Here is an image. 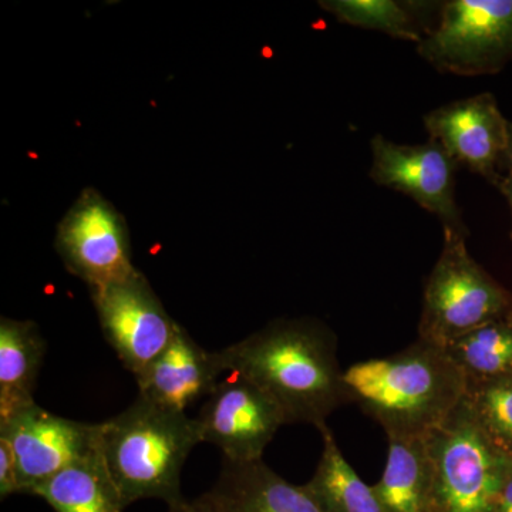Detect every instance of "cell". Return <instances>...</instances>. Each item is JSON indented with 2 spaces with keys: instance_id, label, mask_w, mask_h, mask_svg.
I'll return each mask as SVG.
<instances>
[{
  "instance_id": "cell-24",
  "label": "cell",
  "mask_w": 512,
  "mask_h": 512,
  "mask_svg": "<svg viewBox=\"0 0 512 512\" xmlns=\"http://www.w3.org/2000/svg\"><path fill=\"white\" fill-rule=\"evenodd\" d=\"M494 512H512V470Z\"/></svg>"
},
{
  "instance_id": "cell-22",
  "label": "cell",
  "mask_w": 512,
  "mask_h": 512,
  "mask_svg": "<svg viewBox=\"0 0 512 512\" xmlns=\"http://www.w3.org/2000/svg\"><path fill=\"white\" fill-rule=\"evenodd\" d=\"M20 494L18 467L8 440L0 437V497Z\"/></svg>"
},
{
  "instance_id": "cell-4",
  "label": "cell",
  "mask_w": 512,
  "mask_h": 512,
  "mask_svg": "<svg viewBox=\"0 0 512 512\" xmlns=\"http://www.w3.org/2000/svg\"><path fill=\"white\" fill-rule=\"evenodd\" d=\"M433 466L431 512H494L512 470V458L487 434L463 399L426 436Z\"/></svg>"
},
{
  "instance_id": "cell-18",
  "label": "cell",
  "mask_w": 512,
  "mask_h": 512,
  "mask_svg": "<svg viewBox=\"0 0 512 512\" xmlns=\"http://www.w3.org/2000/svg\"><path fill=\"white\" fill-rule=\"evenodd\" d=\"M56 512H123L127 508L99 453L77 461L35 491Z\"/></svg>"
},
{
  "instance_id": "cell-6",
  "label": "cell",
  "mask_w": 512,
  "mask_h": 512,
  "mask_svg": "<svg viewBox=\"0 0 512 512\" xmlns=\"http://www.w3.org/2000/svg\"><path fill=\"white\" fill-rule=\"evenodd\" d=\"M417 53L437 72L488 76L512 63V0L441 2L436 28Z\"/></svg>"
},
{
  "instance_id": "cell-10",
  "label": "cell",
  "mask_w": 512,
  "mask_h": 512,
  "mask_svg": "<svg viewBox=\"0 0 512 512\" xmlns=\"http://www.w3.org/2000/svg\"><path fill=\"white\" fill-rule=\"evenodd\" d=\"M201 443L217 446L224 460H261L265 448L285 426L278 404L247 377L229 373L208 394L195 417Z\"/></svg>"
},
{
  "instance_id": "cell-2",
  "label": "cell",
  "mask_w": 512,
  "mask_h": 512,
  "mask_svg": "<svg viewBox=\"0 0 512 512\" xmlns=\"http://www.w3.org/2000/svg\"><path fill=\"white\" fill-rule=\"evenodd\" d=\"M348 403L377 421L387 436L426 437L466 396L467 379L446 348L417 338L394 355L373 357L343 372Z\"/></svg>"
},
{
  "instance_id": "cell-8",
  "label": "cell",
  "mask_w": 512,
  "mask_h": 512,
  "mask_svg": "<svg viewBox=\"0 0 512 512\" xmlns=\"http://www.w3.org/2000/svg\"><path fill=\"white\" fill-rule=\"evenodd\" d=\"M373 183L402 192L439 218L443 231L467 235L468 228L456 201L457 165L436 141L399 144L376 134L370 140Z\"/></svg>"
},
{
  "instance_id": "cell-1",
  "label": "cell",
  "mask_w": 512,
  "mask_h": 512,
  "mask_svg": "<svg viewBox=\"0 0 512 512\" xmlns=\"http://www.w3.org/2000/svg\"><path fill=\"white\" fill-rule=\"evenodd\" d=\"M220 352L225 372L247 377L285 414L316 429L348 404L338 338L313 318L276 319Z\"/></svg>"
},
{
  "instance_id": "cell-12",
  "label": "cell",
  "mask_w": 512,
  "mask_h": 512,
  "mask_svg": "<svg viewBox=\"0 0 512 512\" xmlns=\"http://www.w3.org/2000/svg\"><path fill=\"white\" fill-rule=\"evenodd\" d=\"M423 121L430 140L440 144L458 168L480 175L497 187L504 175L511 121L504 116L494 94L451 101L429 111Z\"/></svg>"
},
{
  "instance_id": "cell-11",
  "label": "cell",
  "mask_w": 512,
  "mask_h": 512,
  "mask_svg": "<svg viewBox=\"0 0 512 512\" xmlns=\"http://www.w3.org/2000/svg\"><path fill=\"white\" fill-rule=\"evenodd\" d=\"M18 467L20 494H35L64 468L100 451V423L56 416L33 404L0 421Z\"/></svg>"
},
{
  "instance_id": "cell-9",
  "label": "cell",
  "mask_w": 512,
  "mask_h": 512,
  "mask_svg": "<svg viewBox=\"0 0 512 512\" xmlns=\"http://www.w3.org/2000/svg\"><path fill=\"white\" fill-rule=\"evenodd\" d=\"M90 295L107 343L131 375H141L173 338L177 322L138 269Z\"/></svg>"
},
{
  "instance_id": "cell-5",
  "label": "cell",
  "mask_w": 512,
  "mask_h": 512,
  "mask_svg": "<svg viewBox=\"0 0 512 512\" xmlns=\"http://www.w3.org/2000/svg\"><path fill=\"white\" fill-rule=\"evenodd\" d=\"M466 241L467 235L444 231L439 259L424 285L417 333L443 348L512 313L511 293L470 255Z\"/></svg>"
},
{
  "instance_id": "cell-13",
  "label": "cell",
  "mask_w": 512,
  "mask_h": 512,
  "mask_svg": "<svg viewBox=\"0 0 512 512\" xmlns=\"http://www.w3.org/2000/svg\"><path fill=\"white\" fill-rule=\"evenodd\" d=\"M222 373L220 352L202 348L177 323L163 352L136 377L138 396L185 413L198 400L207 399Z\"/></svg>"
},
{
  "instance_id": "cell-7",
  "label": "cell",
  "mask_w": 512,
  "mask_h": 512,
  "mask_svg": "<svg viewBox=\"0 0 512 512\" xmlns=\"http://www.w3.org/2000/svg\"><path fill=\"white\" fill-rule=\"evenodd\" d=\"M57 254L90 291L136 271L126 220L94 188H86L57 227Z\"/></svg>"
},
{
  "instance_id": "cell-26",
  "label": "cell",
  "mask_w": 512,
  "mask_h": 512,
  "mask_svg": "<svg viewBox=\"0 0 512 512\" xmlns=\"http://www.w3.org/2000/svg\"><path fill=\"white\" fill-rule=\"evenodd\" d=\"M503 171H505V174H512V121L510 126V141H508V148L504 156Z\"/></svg>"
},
{
  "instance_id": "cell-14",
  "label": "cell",
  "mask_w": 512,
  "mask_h": 512,
  "mask_svg": "<svg viewBox=\"0 0 512 512\" xmlns=\"http://www.w3.org/2000/svg\"><path fill=\"white\" fill-rule=\"evenodd\" d=\"M224 512H323L305 485L288 483L264 460H222L210 491Z\"/></svg>"
},
{
  "instance_id": "cell-20",
  "label": "cell",
  "mask_w": 512,
  "mask_h": 512,
  "mask_svg": "<svg viewBox=\"0 0 512 512\" xmlns=\"http://www.w3.org/2000/svg\"><path fill=\"white\" fill-rule=\"evenodd\" d=\"M446 350L467 380L512 376V313L461 336Z\"/></svg>"
},
{
  "instance_id": "cell-16",
  "label": "cell",
  "mask_w": 512,
  "mask_h": 512,
  "mask_svg": "<svg viewBox=\"0 0 512 512\" xmlns=\"http://www.w3.org/2000/svg\"><path fill=\"white\" fill-rule=\"evenodd\" d=\"M386 467L375 488L384 512H431L433 466L426 437L387 436Z\"/></svg>"
},
{
  "instance_id": "cell-19",
  "label": "cell",
  "mask_w": 512,
  "mask_h": 512,
  "mask_svg": "<svg viewBox=\"0 0 512 512\" xmlns=\"http://www.w3.org/2000/svg\"><path fill=\"white\" fill-rule=\"evenodd\" d=\"M319 431L323 440L322 456L305 487L323 512H384L375 488L357 476L328 424Z\"/></svg>"
},
{
  "instance_id": "cell-17",
  "label": "cell",
  "mask_w": 512,
  "mask_h": 512,
  "mask_svg": "<svg viewBox=\"0 0 512 512\" xmlns=\"http://www.w3.org/2000/svg\"><path fill=\"white\" fill-rule=\"evenodd\" d=\"M399 0H322L320 8L339 22L355 28L376 30L394 39L419 45L436 28L434 10L441 3Z\"/></svg>"
},
{
  "instance_id": "cell-23",
  "label": "cell",
  "mask_w": 512,
  "mask_h": 512,
  "mask_svg": "<svg viewBox=\"0 0 512 512\" xmlns=\"http://www.w3.org/2000/svg\"><path fill=\"white\" fill-rule=\"evenodd\" d=\"M168 512H224L211 493L201 495L195 500H181L180 503L171 505Z\"/></svg>"
},
{
  "instance_id": "cell-15",
  "label": "cell",
  "mask_w": 512,
  "mask_h": 512,
  "mask_svg": "<svg viewBox=\"0 0 512 512\" xmlns=\"http://www.w3.org/2000/svg\"><path fill=\"white\" fill-rule=\"evenodd\" d=\"M45 339L32 320L0 319V421L36 404Z\"/></svg>"
},
{
  "instance_id": "cell-25",
  "label": "cell",
  "mask_w": 512,
  "mask_h": 512,
  "mask_svg": "<svg viewBox=\"0 0 512 512\" xmlns=\"http://www.w3.org/2000/svg\"><path fill=\"white\" fill-rule=\"evenodd\" d=\"M495 188H497V190L504 195L505 200H507V204L508 207H510L512 217V174H504L503 178L500 180V183H498L497 187ZM510 237L512 239V229Z\"/></svg>"
},
{
  "instance_id": "cell-21",
  "label": "cell",
  "mask_w": 512,
  "mask_h": 512,
  "mask_svg": "<svg viewBox=\"0 0 512 512\" xmlns=\"http://www.w3.org/2000/svg\"><path fill=\"white\" fill-rule=\"evenodd\" d=\"M464 399L488 439L512 458V376L467 380Z\"/></svg>"
},
{
  "instance_id": "cell-3",
  "label": "cell",
  "mask_w": 512,
  "mask_h": 512,
  "mask_svg": "<svg viewBox=\"0 0 512 512\" xmlns=\"http://www.w3.org/2000/svg\"><path fill=\"white\" fill-rule=\"evenodd\" d=\"M201 443L187 413L138 396L124 412L100 423V454L111 480L128 505L184 500L181 471L192 448Z\"/></svg>"
}]
</instances>
